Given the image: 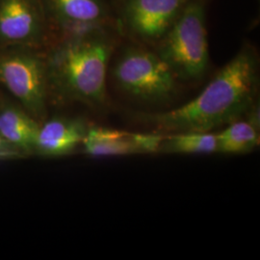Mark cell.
<instances>
[{
    "label": "cell",
    "instance_id": "6da1fadb",
    "mask_svg": "<svg viewBox=\"0 0 260 260\" xmlns=\"http://www.w3.org/2000/svg\"><path fill=\"white\" fill-rule=\"evenodd\" d=\"M259 57L250 43L221 68L192 101L170 111L143 116L156 129L211 132L247 115L256 106Z\"/></svg>",
    "mask_w": 260,
    "mask_h": 260
},
{
    "label": "cell",
    "instance_id": "7a4b0ae2",
    "mask_svg": "<svg viewBox=\"0 0 260 260\" xmlns=\"http://www.w3.org/2000/svg\"><path fill=\"white\" fill-rule=\"evenodd\" d=\"M121 36L114 26L55 36L46 48L50 103H108V70Z\"/></svg>",
    "mask_w": 260,
    "mask_h": 260
},
{
    "label": "cell",
    "instance_id": "3957f363",
    "mask_svg": "<svg viewBox=\"0 0 260 260\" xmlns=\"http://www.w3.org/2000/svg\"><path fill=\"white\" fill-rule=\"evenodd\" d=\"M109 80L125 96L148 104L172 101L181 85L153 47L125 38L113 52Z\"/></svg>",
    "mask_w": 260,
    "mask_h": 260
},
{
    "label": "cell",
    "instance_id": "277c9868",
    "mask_svg": "<svg viewBox=\"0 0 260 260\" xmlns=\"http://www.w3.org/2000/svg\"><path fill=\"white\" fill-rule=\"evenodd\" d=\"M209 1H191L153 47L181 84L200 82L208 72L206 7Z\"/></svg>",
    "mask_w": 260,
    "mask_h": 260
},
{
    "label": "cell",
    "instance_id": "5b68a950",
    "mask_svg": "<svg viewBox=\"0 0 260 260\" xmlns=\"http://www.w3.org/2000/svg\"><path fill=\"white\" fill-rule=\"evenodd\" d=\"M0 85L41 123L50 103L46 49L13 47L0 49Z\"/></svg>",
    "mask_w": 260,
    "mask_h": 260
},
{
    "label": "cell",
    "instance_id": "8992f818",
    "mask_svg": "<svg viewBox=\"0 0 260 260\" xmlns=\"http://www.w3.org/2000/svg\"><path fill=\"white\" fill-rule=\"evenodd\" d=\"M193 0H111L121 38L153 47Z\"/></svg>",
    "mask_w": 260,
    "mask_h": 260
},
{
    "label": "cell",
    "instance_id": "52a82bcc",
    "mask_svg": "<svg viewBox=\"0 0 260 260\" xmlns=\"http://www.w3.org/2000/svg\"><path fill=\"white\" fill-rule=\"evenodd\" d=\"M52 37L41 0H0V49H46Z\"/></svg>",
    "mask_w": 260,
    "mask_h": 260
},
{
    "label": "cell",
    "instance_id": "ba28073f",
    "mask_svg": "<svg viewBox=\"0 0 260 260\" xmlns=\"http://www.w3.org/2000/svg\"><path fill=\"white\" fill-rule=\"evenodd\" d=\"M41 1L52 31V39L91 28L116 27L111 0Z\"/></svg>",
    "mask_w": 260,
    "mask_h": 260
},
{
    "label": "cell",
    "instance_id": "9c48e42d",
    "mask_svg": "<svg viewBox=\"0 0 260 260\" xmlns=\"http://www.w3.org/2000/svg\"><path fill=\"white\" fill-rule=\"evenodd\" d=\"M163 136L156 133H130L102 126L88 127L82 146L93 157L156 153Z\"/></svg>",
    "mask_w": 260,
    "mask_h": 260
},
{
    "label": "cell",
    "instance_id": "30bf717a",
    "mask_svg": "<svg viewBox=\"0 0 260 260\" xmlns=\"http://www.w3.org/2000/svg\"><path fill=\"white\" fill-rule=\"evenodd\" d=\"M88 126L79 119L45 120L38 132L35 153L46 157L64 156L82 145Z\"/></svg>",
    "mask_w": 260,
    "mask_h": 260
},
{
    "label": "cell",
    "instance_id": "8fae6325",
    "mask_svg": "<svg viewBox=\"0 0 260 260\" xmlns=\"http://www.w3.org/2000/svg\"><path fill=\"white\" fill-rule=\"evenodd\" d=\"M40 124L19 103L0 98V135L22 156L35 153Z\"/></svg>",
    "mask_w": 260,
    "mask_h": 260
},
{
    "label": "cell",
    "instance_id": "7c38bea8",
    "mask_svg": "<svg viewBox=\"0 0 260 260\" xmlns=\"http://www.w3.org/2000/svg\"><path fill=\"white\" fill-rule=\"evenodd\" d=\"M253 107L246 120L241 118L229 123L217 134V152L225 154L247 153L259 145V111Z\"/></svg>",
    "mask_w": 260,
    "mask_h": 260
},
{
    "label": "cell",
    "instance_id": "4fadbf2b",
    "mask_svg": "<svg viewBox=\"0 0 260 260\" xmlns=\"http://www.w3.org/2000/svg\"><path fill=\"white\" fill-rule=\"evenodd\" d=\"M158 152L179 154L217 152V134L188 131L163 136Z\"/></svg>",
    "mask_w": 260,
    "mask_h": 260
},
{
    "label": "cell",
    "instance_id": "5bb4252c",
    "mask_svg": "<svg viewBox=\"0 0 260 260\" xmlns=\"http://www.w3.org/2000/svg\"><path fill=\"white\" fill-rule=\"evenodd\" d=\"M22 156L18 150L12 148L0 135V159Z\"/></svg>",
    "mask_w": 260,
    "mask_h": 260
}]
</instances>
